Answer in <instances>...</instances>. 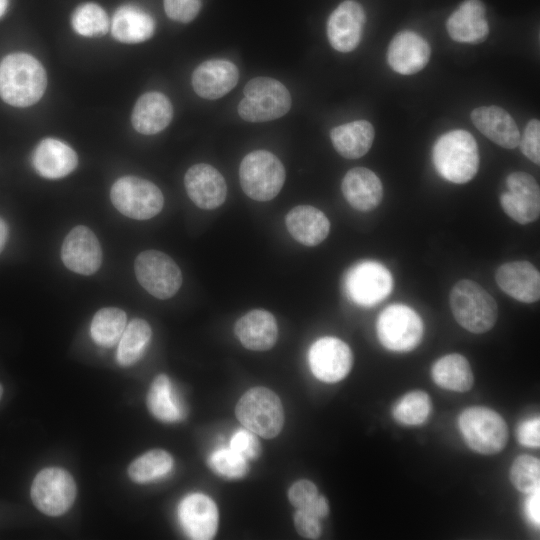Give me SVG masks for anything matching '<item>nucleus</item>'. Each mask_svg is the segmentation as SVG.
Wrapping results in <instances>:
<instances>
[{
	"mask_svg": "<svg viewBox=\"0 0 540 540\" xmlns=\"http://www.w3.org/2000/svg\"><path fill=\"white\" fill-rule=\"evenodd\" d=\"M184 185L191 201L201 209H216L226 200L225 179L209 164L199 163L191 166L185 174Z\"/></svg>",
	"mask_w": 540,
	"mask_h": 540,
	"instance_id": "nucleus-18",
	"label": "nucleus"
},
{
	"mask_svg": "<svg viewBox=\"0 0 540 540\" xmlns=\"http://www.w3.org/2000/svg\"><path fill=\"white\" fill-rule=\"evenodd\" d=\"M518 145L530 161L540 164V122L538 119H532L527 123Z\"/></svg>",
	"mask_w": 540,
	"mask_h": 540,
	"instance_id": "nucleus-41",
	"label": "nucleus"
},
{
	"mask_svg": "<svg viewBox=\"0 0 540 540\" xmlns=\"http://www.w3.org/2000/svg\"><path fill=\"white\" fill-rule=\"evenodd\" d=\"M285 177L282 162L266 150L252 151L240 163L239 179L242 190L256 201L275 198L284 185Z\"/></svg>",
	"mask_w": 540,
	"mask_h": 540,
	"instance_id": "nucleus-7",
	"label": "nucleus"
},
{
	"mask_svg": "<svg viewBox=\"0 0 540 540\" xmlns=\"http://www.w3.org/2000/svg\"><path fill=\"white\" fill-rule=\"evenodd\" d=\"M516 437L522 446L539 448L540 446V418L533 417L519 423Z\"/></svg>",
	"mask_w": 540,
	"mask_h": 540,
	"instance_id": "nucleus-45",
	"label": "nucleus"
},
{
	"mask_svg": "<svg viewBox=\"0 0 540 540\" xmlns=\"http://www.w3.org/2000/svg\"><path fill=\"white\" fill-rule=\"evenodd\" d=\"M235 413L244 428L266 439L276 437L284 425L280 398L265 387L247 390L238 400Z\"/></svg>",
	"mask_w": 540,
	"mask_h": 540,
	"instance_id": "nucleus-6",
	"label": "nucleus"
},
{
	"mask_svg": "<svg viewBox=\"0 0 540 540\" xmlns=\"http://www.w3.org/2000/svg\"><path fill=\"white\" fill-rule=\"evenodd\" d=\"M150 413L165 423H176L184 419L186 412L171 380L165 374L157 375L147 394Z\"/></svg>",
	"mask_w": 540,
	"mask_h": 540,
	"instance_id": "nucleus-32",
	"label": "nucleus"
},
{
	"mask_svg": "<svg viewBox=\"0 0 540 540\" xmlns=\"http://www.w3.org/2000/svg\"><path fill=\"white\" fill-rule=\"evenodd\" d=\"M431 378L440 388L459 393L469 391L474 384L470 363L458 353L436 360L431 368Z\"/></svg>",
	"mask_w": 540,
	"mask_h": 540,
	"instance_id": "nucleus-31",
	"label": "nucleus"
},
{
	"mask_svg": "<svg viewBox=\"0 0 540 540\" xmlns=\"http://www.w3.org/2000/svg\"><path fill=\"white\" fill-rule=\"evenodd\" d=\"M525 513L528 520L534 525H540V489L527 494L525 500Z\"/></svg>",
	"mask_w": 540,
	"mask_h": 540,
	"instance_id": "nucleus-46",
	"label": "nucleus"
},
{
	"mask_svg": "<svg viewBox=\"0 0 540 540\" xmlns=\"http://www.w3.org/2000/svg\"><path fill=\"white\" fill-rule=\"evenodd\" d=\"M229 447L248 461L257 459L261 453L257 435L246 428L238 429L233 434Z\"/></svg>",
	"mask_w": 540,
	"mask_h": 540,
	"instance_id": "nucleus-40",
	"label": "nucleus"
},
{
	"mask_svg": "<svg viewBox=\"0 0 540 540\" xmlns=\"http://www.w3.org/2000/svg\"><path fill=\"white\" fill-rule=\"evenodd\" d=\"M173 117L170 100L160 92H147L139 97L132 111L134 129L144 135L159 133Z\"/></svg>",
	"mask_w": 540,
	"mask_h": 540,
	"instance_id": "nucleus-27",
	"label": "nucleus"
},
{
	"mask_svg": "<svg viewBox=\"0 0 540 540\" xmlns=\"http://www.w3.org/2000/svg\"><path fill=\"white\" fill-rule=\"evenodd\" d=\"M61 259L75 273L94 274L102 262L101 246L94 232L83 225L74 227L62 243Z\"/></svg>",
	"mask_w": 540,
	"mask_h": 540,
	"instance_id": "nucleus-15",
	"label": "nucleus"
},
{
	"mask_svg": "<svg viewBox=\"0 0 540 540\" xmlns=\"http://www.w3.org/2000/svg\"><path fill=\"white\" fill-rule=\"evenodd\" d=\"M237 66L225 59H211L202 62L192 73V87L195 93L209 100L221 98L237 84Z\"/></svg>",
	"mask_w": 540,
	"mask_h": 540,
	"instance_id": "nucleus-19",
	"label": "nucleus"
},
{
	"mask_svg": "<svg viewBox=\"0 0 540 540\" xmlns=\"http://www.w3.org/2000/svg\"><path fill=\"white\" fill-rule=\"evenodd\" d=\"M8 5V0H0V17L4 14Z\"/></svg>",
	"mask_w": 540,
	"mask_h": 540,
	"instance_id": "nucleus-49",
	"label": "nucleus"
},
{
	"mask_svg": "<svg viewBox=\"0 0 540 540\" xmlns=\"http://www.w3.org/2000/svg\"><path fill=\"white\" fill-rule=\"evenodd\" d=\"M8 237V227L3 219L0 218V252L3 250Z\"/></svg>",
	"mask_w": 540,
	"mask_h": 540,
	"instance_id": "nucleus-48",
	"label": "nucleus"
},
{
	"mask_svg": "<svg viewBox=\"0 0 540 540\" xmlns=\"http://www.w3.org/2000/svg\"><path fill=\"white\" fill-rule=\"evenodd\" d=\"M77 154L66 143L54 138L43 139L35 148L32 163L39 175L59 179L77 166Z\"/></svg>",
	"mask_w": 540,
	"mask_h": 540,
	"instance_id": "nucleus-26",
	"label": "nucleus"
},
{
	"mask_svg": "<svg viewBox=\"0 0 540 540\" xmlns=\"http://www.w3.org/2000/svg\"><path fill=\"white\" fill-rule=\"evenodd\" d=\"M377 337L386 349L393 352H409L421 342L424 333L422 319L412 308L404 304L386 307L376 322Z\"/></svg>",
	"mask_w": 540,
	"mask_h": 540,
	"instance_id": "nucleus-8",
	"label": "nucleus"
},
{
	"mask_svg": "<svg viewBox=\"0 0 540 540\" xmlns=\"http://www.w3.org/2000/svg\"><path fill=\"white\" fill-rule=\"evenodd\" d=\"M341 189L350 206L359 211L375 209L383 198L381 180L365 167L350 169L342 180Z\"/></svg>",
	"mask_w": 540,
	"mask_h": 540,
	"instance_id": "nucleus-25",
	"label": "nucleus"
},
{
	"mask_svg": "<svg viewBox=\"0 0 540 540\" xmlns=\"http://www.w3.org/2000/svg\"><path fill=\"white\" fill-rule=\"evenodd\" d=\"M513 486L524 494L540 489V461L531 455H520L513 461L510 472Z\"/></svg>",
	"mask_w": 540,
	"mask_h": 540,
	"instance_id": "nucleus-38",
	"label": "nucleus"
},
{
	"mask_svg": "<svg viewBox=\"0 0 540 540\" xmlns=\"http://www.w3.org/2000/svg\"><path fill=\"white\" fill-rule=\"evenodd\" d=\"M134 270L140 285L158 299L171 298L182 284L178 265L167 254L157 250L141 252L135 259Z\"/></svg>",
	"mask_w": 540,
	"mask_h": 540,
	"instance_id": "nucleus-11",
	"label": "nucleus"
},
{
	"mask_svg": "<svg viewBox=\"0 0 540 540\" xmlns=\"http://www.w3.org/2000/svg\"><path fill=\"white\" fill-rule=\"evenodd\" d=\"M201 0H164L167 16L177 22H191L199 13Z\"/></svg>",
	"mask_w": 540,
	"mask_h": 540,
	"instance_id": "nucleus-42",
	"label": "nucleus"
},
{
	"mask_svg": "<svg viewBox=\"0 0 540 540\" xmlns=\"http://www.w3.org/2000/svg\"><path fill=\"white\" fill-rule=\"evenodd\" d=\"M285 223L290 235L306 246H316L323 242L329 234L330 222L318 208L310 205H299L286 215Z\"/></svg>",
	"mask_w": 540,
	"mask_h": 540,
	"instance_id": "nucleus-28",
	"label": "nucleus"
},
{
	"mask_svg": "<svg viewBox=\"0 0 540 540\" xmlns=\"http://www.w3.org/2000/svg\"><path fill=\"white\" fill-rule=\"evenodd\" d=\"M76 484L66 470L59 467L42 469L34 478L30 495L35 507L48 516L67 512L76 498Z\"/></svg>",
	"mask_w": 540,
	"mask_h": 540,
	"instance_id": "nucleus-10",
	"label": "nucleus"
},
{
	"mask_svg": "<svg viewBox=\"0 0 540 540\" xmlns=\"http://www.w3.org/2000/svg\"><path fill=\"white\" fill-rule=\"evenodd\" d=\"M71 24L76 33L85 37L103 36L110 26L106 12L96 3L78 6L72 14Z\"/></svg>",
	"mask_w": 540,
	"mask_h": 540,
	"instance_id": "nucleus-37",
	"label": "nucleus"
},
{
	"mask_svg": "<svg viewBox=\"0 0 540 540\" xmlns=\"http://www.w3.org/2000/svg\"><path fill=\"white\" fill-rule=\"evenodd\" d=\"M431 49L428 42L413 31H401L391 40L387 61L390 67L402 75L421 71L428 63Z\"/></svg>",
	"mask_w": 540,
	"mask_h": 540,
	"instance_id": "nucleus-20",
	"label": "nucleus"
},
{
	"mask_svg": "<svg viewBox=\"0 0 540 540\" xmlns=\"http://www.w3.org/2000/svg\"><path fill=\"white\" fill-rule=\"evenodd\" d=\"M46 72L41 63L26 53H13L0 62V97L15 107L35 104L44 94Z\"/></svg>",
	"mask_w": 540,
	"mask_h": 540,
	"instance_id": "nucleus-1",
	"label": "nucleus"
},
{
	"mask_svg": "<svg viewBox=\"0 0 540 540\" xmlns=\"http://www.w3.org/2000/svg\"><path fill=\"white\" fill-rule=\"evenodd\" d=\"M2 394H3V388H2V386H1V384H0V399H1V397H2Z\"/></svg>",
	"mask_w": 540,
	"mask_h": 540,
	"instance_id": "nucleus-50",
	"label": "nucleus"
},
{
	"mask_svg": "<svg viewBox=\"0 0 540 540\" xmlns=\"http://www.w3.org/2000/svg\"><path fill=\"white\" fill-rule=\"evenodd\" d=\"M318 495L316 485L307 479L296 481L288 490V499L296 509L307 508Z\"/></svg>",
	"mask_w": 540,
	"mask_h": 540,
	"instance_id": "nucleus-43",
	"label": "nucleus"
},
{
	"mask_svg": "<svg viewBox=\"0 0 540 540\" xmlns=\"http://www.w3.org/2000/svg\"><path fill=\"white\" fill-rule=\"evenodd\" d=\"M495 279L503 292L520 302L534 303L540 298V273L528 261L502 264Z\"/></svg>",
	"mask_w": 540,
	"mask_h": 540,
	"instance_id": "nucleus-21",
	"label": "nucleus"
},
{
	"mask_svg": "<svg viewBox=\"0 0 540 540\" xmlns=\"http://www.w3.org/2000/svg\"><path fill=\"white\" fill-rule=\"evenodd\" d=\"M432 161L438 174L445 180L464 184L472 180L479 168L476 140L466 130L444 133L434 144Z\"/></svg>",
	"mask_w": 540,
	"mask_h": 540,
	"instance_id": "nucleus-2",
	"label": "nucleus"
},
{
	"mask_svg": "<svg viewBox=\"0 0 540 540\" xmlns=\"http://www.w3.org/2000/svg\"><path fill=\"white\" fill-rule=\"evenodd\" d=\"M446 28L457 42L478 44L489 34L486 8L481 0H465L448 17Z\"/></svg>",
	"mask_w": 540,
	"mask_h": 540,
	"instance_id": "nucleus-22",
	"label": "nucleus"
},
{
	"mask_svg": "<svg viewBox=\"0 0 540 540\" xmlns=\"http://www.w3.org/2000/svg\"><path fill=\"white\" fill-rule=\"evenodd\" d=\"M155 30L152 16L135 5L120 6L111 22L113 37L123 43H140L151 38Z\"/></svg>",
	"mask_w": 540,
	"mask_h": 540,
	"instance_id": "nucleus-29",
	"label": "nucleus"
},
{
	"mask_svg": "<svg viewBox=\"0 0 540 540\" xmlns=\"http://www.w3.org/2000/svg\"><path fill=\"white\" fill-rule=\"evenodd\" d=\"M474 126L497 145L514 149L518 146L520 132L512 116L499 106L475 108L471 113Z\"/></svg>",
	"mask_w": 540,
	"mask_h": 540,
	"instance_id": "nucleus-24",
	"label": "nucleus"
},
{
	"mask_svg": "<svg viewBox=\"0 0 540 540\" xmlns=\"http://www.w3.org/2000/svg\"><path fill=\"white\" fill-rule=\"evenodd\" d=\"M310 514L322 520L329 514V503L324 495H318L317 498L305 509Z\"/></svg>",
	"mask_w": 540,
	"mask_h": 540,
	"instance_id": "nucleus-47",
	"label": "nucleus"
},
{
	"mask_svg": "<svg viewBox=\"0 0 540 540\" xmlns=\"http://www.w3.org/2000/svg\"><path fill=\"white\" fill-rule=\"evenodd\" d=\"M173 465V457L167 451L153 449L130 464L128 475L136 483H151L167 476L173 469Z\"/></svg>",
	"mask_w": 540,
	"mask_h": 540,
	"instance_id": "nucleus-34",
	"label": "nucleus"
},
{
	"mask_svg": "<svg viewBox=\"0 0 540 540\" xmlns=\"http://www.w3.org/2000/svg\"><path fill=\"white\" fill-rule=\"evenodd\" d=\"M126 320V313L119 308L105 307L98 310L90 326L93 341L102 347L114 346L126 327Z\"/></svg>",
	"mask_w": 540,
	"mask_h": 540,
	"instance_id": "nucleus-36",
	"label": "nucleus"
},
{
	"mask_svg": "<svg viewBox=\"0 0 540 540\" xmlns=\"http://www.w3.org/2000/svg\"><path fill=\"white\" fill-rule=\"evenodd\" d=\"M449 303L457 323L471 333H485L497 321L496 301L475 281H458L451 289Z\"/></svg>",
	"mask_w": 540,
	"mask_h": 540,
	"instance_id": "nucleus-3",
	"label": "nucleus"
},
{
	"mask_svg": "<svg viewBox=\"0 0 540 540\" xmlns=\"http://www.w3.org/2000/svg\"><path fill=\"white\" fill-rule=\"evenodd\" d=\"M391 412L393 419L401 425H422L431 415V398L423 390L409 391L394 403Z\"/></svg>",
	"mask_w": 540,
	"mask_h": 540,
	"instance_id": "nucleus-35",
	"label": "nucleus"
},
{
	"mask_svg": "<svg viewBox=\"0 0 540 540\" xmlns=\"http://www.w3.org/2000/svg\"><path fill=\"white\" fill-rule=\"evenodd\" d=\"M178 518L185 534L194 540L212 539L217 532L219 513L215 502L202 493L185 496L178 506Z\"/></svg>",
	"mask_w": 540,
	"mask_h": 540,
	"instance_id": "nucleus-16",
	"label": "nucleus"
},
{
	"mask_svg": "<svg viewBox=\"0 0 540 540\" xmlns=\"http://www.w3.org/2000/svg\"><path fill=\"white\" fill-rule=\"evenodd\" d=\"M344 288L348 298L363 307L383 301L393 290L390 271L377 261H362L349 269Z\"/></svg>",
	"mask_w": 540,
	"mask_h": 540,
	"instance_id": "nucleus-12",
	"label": "nucleus"
},
{
	"mask_svg": "<svg viewBox=\"0 0 540 540\" xmlns=\"http://www.w3.org/2000/svg\"><path fill=\"white\" fill-rule=\"evenodd\" d=\"M458 428L467 446L483 455L501 452L508 442V426L495 410L471 406L458 417Z\"/></svg>",
	"mask_w": 540,
	"mask_h": 540,
	"instance_id": "nucleus-4",
	"label": "nucleus"
},
{
	"mask_svg": "<svg viewBox=\"0 0 540 540\" xmlns=\"http://www.w3.org/2000/svg\"><path fill=\"white\" fill-rule=\"evenodd\" d=\"M114 207L124 216L147 220L163 208L161 190L151 181L136 176H124L114 182L110 191Z\"/></svg>",
	"mask_w": 540,
	"mask_h": 540,
	"instance_id": "nucleus-9",
	"label": "nucleus"
},
{
	"mask_svg": "<svg viewBox=\"0 0 540 540\" xmlns=\"http://www.w3.org/2000/svg\"><path fill=\"white\" fill-rule=\"evenodd\" d=\"M365 12L356 1L346 0L331 13L327 21V37L331 46L343 53L351 52L360 43Z\"/></svg>",
	"mask_w": 540,
	"mask_h": 540,
	"instance_id": "nucleus-17",
	"label": "nucleus"
},
{
	"mask_svg": "<svg viewBox=\"0 0 540 540\" xmlns=\"http://www.w3.org/2000/svg\"><path fill=\"white\" fill-rule=\"evenodd\" d=\"M507 191L500 196L504 212L519 224L534 222L540 214V189L533 176L513 172L506 178Z\"/></svg>",
	"mask_w": 540,
	"mask_h": 540,
	"instance_id": "nucleus-14",
	"label": "nucleus"
},
{
	"mask_svg": "<svg viewBox=\"0 0 540 540\" xmlns=\"http://www.w3.org/2000/svg\"><path fill=\"white\" fill-rule=\"evenodd\" d=\"M151 336V327L145 320L130 321L118 341L117 362L125 367L135 364L145 353Z\"/></svg>",
	"mask_w": 540,
	"mask_h": 540,
	"instance_id": "nucleus-33",
	"label": "nucleus"
},
{
	"mask_svg": "<svg viewBox=\"0 0 540 540\" xmlns=\"http://www.w3.org/2000/svg\"><path fill=\"white\" fill-rule=\"evenodd\" d=\"M209 466L218 475L228 479H240L249 471L248 460L230 447L215 450L208 459Z\"/></svg>",
	"mask_w": 540,
	"mask_h": 540,
	"instance_id": "nucleus-39",
	"label": "nucleus"
},
{
	"mask_svg": "<svg viewBox=\"0 0 540 540\" xmlns=\"http://www.w3.org/2000/svg\"><path fill=\"white\" fill-rule=\"evenodd\" d=\"M308 361L311 372L318 380L335 383L344 379L350 372L353 354L344 341L326 336L311 345Z\"/></svg>",
	"mask_w": 540,
	"mask_h": 540,
	"instance_id": "nucleus-13",
	"label": "nucleus"
},
{
	"mask_svg": "<svg viewBox=\"0 0 540 540\" xmlns=\"http://www.w3.org/2000/svg\"><path fill=\"white\" fill-rule=\"evenodd\" d=\"M244 98L238 105L239 116L248 122H266L278 119L291 108L288 89L278 80L259 76L245 85Z\"/></svg>",
	"mask_w": 540,
	"mask_h": 540,
	"instance_id": "nucleus-5",
	"label": "nucleus"
},
{
	"mask_svg": "<svg viewBox=\"0 0 540 540\" xmlns=\"http://www.w3.org/2000/svg\"><path fill=\"white\" fill-rule=\"evenodd\" d=\"M375 131L366 120H357L331 129L330 138L335 150L344 158L357 159L371 148Z\"/></svg>",
	"mask_w": 540,
	"mask_h": 540,
	"instance_id": "nucleus-30",
	"label": "nucleus"
},
{
	"mask_svg": "<svg viewBox=\"0 0 540 540\" xmlns=\"http://www.w3.org/2000/svg\"><path fill=\"white\" fill-rule=\"evenodd\" d=\"M294 526L297 533L306 539H318L322 533L320 519L302 509H297L294 514Z\"/></svg>",
	"mask_w": 540,
	"mask_h": 540,
	"instance_id": "nucleus-44",
	"label": "nucleus"
},
{
	"mask_svg": "<svg viewBox=\"0 0 540 540\" xmlns=\"http://www.w3.org/2000/svg\"><path fill=\"white\" fill-rule=\"evenodd\" d=\"M234 332L241 344L252 351L271 349L278 338V326L272 313L254 309L239 318Z\"/></svg>",
	"mask_w": 540,
	"mask_h": 540,
	"instance_id": "nucleus-23",
	"label": "nucleus"
}]
</instances>
